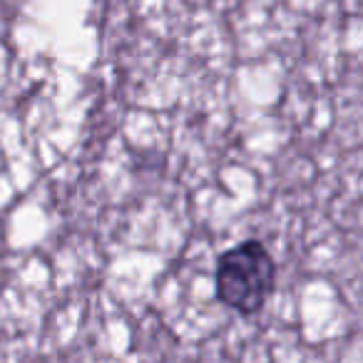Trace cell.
Masks as SVG:
<instances>
[{"label":"cell","mask_w":363,"mask_h":363,"mask_svg":"<svg viewBox=\"0 0 363 363\" xmlns=\"http://www.w3.org/2000/svg\"><path fill=\"white\" fill-rule=\"evenodd\" d=\"M277 259L264 242L247 239L219 254L214 269L217 301L239 316H257L277 289Z\"/></svg>","instance_id":"1"}]
</instances>
